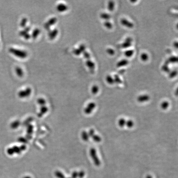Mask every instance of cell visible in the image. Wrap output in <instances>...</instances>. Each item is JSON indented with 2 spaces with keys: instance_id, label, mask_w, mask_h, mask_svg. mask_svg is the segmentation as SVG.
I'll return each mask as SVG.
<instances>
[{
  "instance_id": "1",
  "label": "cell",
  "mask_w": 178,
  "mask_h": 178,
  "mask_svg": "<svg viewBox=\"0 0 178 178\" xmlns=\"http://www.w3.org/2000/svg\"><path fill=\"white\" fill-rule=\"evenodd\" d=\"M9 51L11 54L21 59L26 58L28 56L27 52L18 49L10 48H9Z\"/></svg>"
},
{
  "instance_id": "2",
  "label": "cell",
  "mask_w": 178,
  "mask_h": 178,
  "mask_svg": "<svg viewBox=\"0 0 178 178\" xmlns=\"http://www.w3.org/2000/svg\"><path fill=\"white\" fill-rule=\"evenodd\" d=\"M90 153L95 165L99 167L101 165V161L97 156L96 150L94 148H92L90 150Z\"/></svg>"
},
{
  "instance_id": "3",
  "label": "cell",
  "mask_w": 178,
  "mask_h": 178,
  "mask_svg": "<svg viewBox=\"0 0 178 178\" xmlns=\"http://www.w3.org/2000/svg\"><path fill=\"white\" fill-rule=\"evenodd\" d=\"M31 92V89L30 88L28 87L24 90L20 91L18 93V95L20 98H26L30 96Z\"/></svg>"
},
{
  "instance_id": "4",
  "label": "cell",
  "mask_w": 178,
  "mask_h": 178,
  "mask_svg": "<svg viewBox=\"0 0 178 178\" xmlns=\"http://www.w3.org/2000/svg\"><path fill=\"white\" fill-rule=\"evenodd\" d=\"M57 21V19L56 17L51 18L49 19L47 22H46L44 24V27L48 31L50 30V27L56 23Z\"/></svg>"
},
{
  "instance_id": "5",
  "label": "cell",
  "mask_w": 178,
  "mask_h": 178,
  "mask_svg": "<svg viewBox=\"0 0 178 178\" xmlns=\"http://www.w3.org/2000/svg\"><path fill=\"white\" fill-rule=\"evenodd\" d=\"M96 104L94 102H91L88 104L87 106L84 109V112L86 114H91L92 113L93 110L96 107Z\"/></svg>"
},
{
  "instance_id": "6",
  "label": "cell",
  "mask_w": 178,
  "mask_h": 178,
  "mask_svg": "<svg viewBox=\"0 0 178 178\" xmlns=\"http://www.w3.org/2000/svg\"><path fill=\"white\" fill-rule=\"evenodd\" d=\"M120 23L122 25L129 29H132L134 27L133 23L130 22L126 19L122 18L120 20Z\"/></svg>"
},
{
  "instance_id": "7",
  "label": "cell",
  "mask_w": 178,
  "mask_h": 178,
  "mask_svg": "<svg viewBox=\"0 0 178 178\" xmlns=\"http://www.w3.org/2000/svg\"><path fill=\"white\" fill-rule=\"evenodd\" d=\"M58 30L57 29H54L53 30H50L48 31V37L50 40H53L58 35Z\"/></svg>"
},
{
  "instance_id": "8",
  "label": "cell",
  "mask_w": 178,
  "mask_h": 178,
  "mask_svg": "<svg viewBox=\"0 0 178 178\" xmlns=\"http://www.w3.org/2000/svg\"><path fill=\"white\" fill-rule=\"evenodd\" d=\"M68 7L66 5L63 3H59L57 6V10L60 12H64L68 9Z\"/></svg>"
},
{
  "instance_id": "9",
  "label": "cell",
  "mask_w": 178,
  "mask_h": 178,
  "mask_svg": "<svg viewBox=\"0 0 178 178\" xmlns=\"http://www.w3.org/2000/svg\"><path fill=\"white\" fill-rule=\"evenodd\" d=\"M149 99L150 96L147 94L140 95L137 97V101L140 103L147 102L149 100Z\"/></svg>"
},
{
  "instance_id": "10",
  "label": "cell",
  "mask_w": 178,
  "mask_h": 178,
  "mask_svg": "<svg viewBox=\"0 0 178 178\" xmlns=\"http://www.w3.org/2000/svg\"><path fill=\"white\" fill-rule=\"evenodd\" d=\"M86 65L87 66V67L89 68V69L92 71H93L94 70V68L95 67V64L91 60H87L86 62Z\"/></svg>"
},
{
  "instance_id": "11",
  "label": "cell",
  "mask_w": 178,
  "mask_h": 178,
  "mask_svg": "<svg viewBox=\"0 0 178 178\" xmlns=\"http://www.w3.org/2000/svg\"><path fill=\"white\" fill-rule=\"evenodd\" d=\"M48 111V108L47 107L43 106L41 107L40 108V111L38 114V116L39 118H41L43 116V115H44L45 113H47Z\"/></svg>"
},
{
  "instance_id": "12",
  "label": "cell",
  "mask_w": 178,
  "mask_h": 178,
  "mask_svg": "<svg viewBox=\"0 0 178 178\" xmlns=\"http://www.w3.org/2000/svg\"><path fill=\"white\" fill-rule=\"evenodd\" d=\"M128 64H129V61L127 60L123 59V60H121L117 63L116 66L118 68H120V67L125 66L127 65Z\"/></svg>"
},
{
  "instance_id": "13",
  "label": "cell",
  "mask_w": 178,
  "mask_h": 178,
  "mask_svg": "<svg viewBox=\"0 0 178 178\" xmlns=\"http://www.w3.org/2000/svg\"><path fill=\"white\" fill-rule=\"evenodd\" d=\"M40 32H41V31L38 28H35L33 31L32 32L31 35V37L33 38V39H35L38 37V35L40 34Z\"/></svg>"
},
{
  "instance_id": "14",
  "label": "cell",
  "mask_w": 178,
  "mask_h": 178,
  "mask_svg": "<svg viewBox=\"0 0 178 178\" xmlns=\"http://www.w3.org/2000/svg\"><path fill=\"white\" fill-rule=\"evenodd\" d=\"M15 71L18 76L22 77L24 76V72L21 67H18V66L16 67Z\"/></svg>"
},
{
  "instance_id": "15",
  "label": "cell",
  "mask_w": 178,
  "mask_h": 178,
  "mask_svg": "<svg viewBox=\"0 0 178 178\" xmlns=\"http://www.w3.org/2000/svg\"><path fill=\"white\" fill-rule=\"evenodd\" d=\"M20 122L18 120L14 121L10 124V127L12 129H16L20 126Z\"/></svg>"
},
{
  "instance_id": "16",
  "label": "cell",
  "mask_w": 178,
  "mask_h": 178,
  "mask_svg": "<svg viewBox=\"0 0 178 178\" xmlns=\"http://www.w3.org/2000/svg\"><path fill=\"white\" fill-rule=\"evenodd\" d=\"M81 137L82 140L85 141H88L90 138L88 134L86 131H82L81 133Z\"/></svg>"
},
{
  "instance_id": "17",
  "label": "cell",
  "mask_w": 178,
  "mask_h": 178,
  "mask_svg": "<svg viewBox=\"0 0 178 178\" xmlns=\"http://www.w3.org/2000/svg\"><path fill=\"white\" fill-rule=\"evenodd\" d=\"M115 7V3L114 1H110L108 2V9L110 12H112L113 11Z\"/></svg>"
},
{
  "instance_id": "18",
  "label": "cell",
  "mask_w": 178,
  "mask_h": 178,
  "mask_svg": "<svg viewBox=\"0 0 178 178\" xmlns=\"http://www.w3.org/2000/svg\"><path fill=\"white\" fill-rule=\"evenodd\" d=\"M134 51L132 50H127L124 52V55L127 58H131L134 55Z\"/></svg>"
},
{
  "instance_id": "19",
  "label": "cell",
  "mask_w": 178,
  "mask_h": 178,
  "mask_svg": "<svg viewBox=\"0 0 178 178\" xmlns=\"http://www.w3.org/2000/svg\"><path fill=\"white\" fill-rule=\"evenodd\" d=\"M106 80V81L107 83L110 84V85H113L115 83L114 79L110 75L107 76Z\"/></svg>"
},
{
  "instance_id": "20",
  "label": "cell",
  "mask_w": 178,
  "mask_h": 178,
  "mask_svg": "<svg viewBox=\"0 0 178 178\" xmlns=\"http://www.w3.org/2000/svg\"><path fill=\"white\" fill-rule=\"evenodd\" d=\"M100 17L102 19L107 21L109 20L110 18V15L106 13H102V14H100Z\"/></svg>"
},
{
  "instance_id": "21",
  "label": "cell",
  "mask_w": 178,
  "mask_h": 178,
  "mask_svg": "<svg viewBox=\"0 0 178 178\" xmlns=\"http://www.w3.org/2000/svg\"><path fill=\"white\" fill-rule=\"evenodd\" d=\"M178 59L177 58L176 56H171L170 57L168 60H167V62L169 63H176L177 62Z\"/></svg>"
},
{
  "instance_id": "22",
  "label": "cell",
  "mask_w": 178,
  "mask_h": 178,
  "mask_svg": "<svg viewBox=\"0 0 178 178\" xmlns=\"http://www.w3.org/2000/svg\"><path fill=\"white\" fill-rule=\"evenodd\" d=\"M141 60L143 62H147L149 59V56L147 53H143L140 56Z\"/></svg>"
},
{
  "instance_id": "23",
  "label": "cell",
  "mask_w": 178,
  "mask_h": 178,
  "mask_svg": "<svg viewBox=\"0 0 178 178\" xmlns=\"http://www.w3.org/2000/svg\"><path fill=\"white\" fill-rule=\"evenodd\" d=\"M113 79H114L115 83H117V84H122V81L118 75H114Z\"/></svg>"
},
{
  "instance_id": "24",
  "label": "cell",
  "mask_w": 178,
  "mask_h": 178,
  "mask_svg": "<svg viewBox=\"0 0 178 178\" xmlns=\"http://www.w3.org/2000/svg\"><path fill=\"white\" fill-rule=\"evenodd\" d=\"M126 120L124 119V118H120L119 120L118 123L119 126L120 127H124L125 124H126Z\"/></svg>"
},
{
  "instance_id": "25",
  "label": "cell",
  "mask_w": 178,
  "mask_h": 178,
  "mask_svg": "<svg viewBox=\"0 0 178 178\" xmlns=\"http://www.w3.org/2000/svg\"><path fill=\"white\" fill-rule=\"evenodd\" d=\"M169 106V103L167 101H164L161 103V107L163 109L166 110L167 109Z\"/></svg>"
},
{
  "instance_id": "26",
  "label": "cell",
  "mask_w": 178,
  "mask_h": 178,
  "mask_svg": "<svg viewBox=\"0 0 178 178\" xmlns=\"http://www.w3.org/2000/svg\"><path fill=\"white\" fill-rule=\"evenodd\" d=\"M55 177L58 178H65V176H64V175L62 173L61 171H58V170L55 171Z\"/></svg>"
},
{
  "instance_id": "27",
  "label": "cell",
  "mask_w": 178,
  "mask_h": 178,
  "mask_svg": "<svg viewBox=\"0 0 178 178\" xmlns=\"http://www.w3.org/2000/svg\"><path fill=\"white\" fill-rule=\"evenodd\" d=\"M99 90V87L96 85H94L92 87L91 92L93 94H96Z\"/></svg>"
},
{
  "instance_id": "28",
  "label": "cell",
  "mask_w": 178,
  "mask_h": 178,
  "mask_svg": "<svg viewBox=\"0 0 178 178\" xmlns=\"http://www.w3.org/2000/svg\"><path fill=\"white\" fill-rule=\"evenodd\" d=\"M33 127L32 125H31V124H29V125H27V133L28 135H31L33 133Z\"/></svg>"
},
{
  "instance_id": "29",
  "label": "cell",
  "mask_w": 178,
  "mask_h": 178,
  "mask_svg": "<svg viewBox=\"0 0 178 178\" xmlns=\"http://www.w3.org/2000/svg\"><path fill=\"white\" fill-rule=\"evenodd\" d=\"M27 19L24 17L22 19L20 22V25L21 27H26V24L27 22Z\"/></svg>"
},
{
  "instance_id": "30",
  "label": "cell",
  "mask_w": 178,
  "mask_h": 178,
  "mask_svg": "<svg viewBox=\"0 0 178 178\" xmlns=\"http://www.w3.org/2000/svg\"><path fill=\"white\" fill-rule=\"evenodd\" d=\"M104 25L108 29H111L113 27V25L108 21H104Z\"/></svg>"
},
{
  "instance_id": "31",
  "label": "cell",
  "mask_w": 178,
  "mask_h": 178,
  "mask_svg": "<svg viewBox=\"0 0 178 178\" xmlns=\"http://www.w3.org/2000/svg\"><path fill=\"white\" fill-rule=\"evenodd\" d=\"M37 103L39 105L41 106H45V104H46V100L43 98H39L37 100Z\"/></svg>"
},
{
  "instance_id": "32",
  "label": "cell",
  "mask_w": 178,
  "mask_h": 178,
  "mask_svg": "<svg viewBox=\"0 0 178 178\" xmlns=\"http://www.w3.org/2000/svg\"><path fill=\"white\" fill-rule=\"evenodd\" d=\"M92 138L94 141L97 143H99L102 141V138L98 135H94Z\"/></svg>"
},
{
  "instance_id": "33",
  "label": "cell",
  "mask_w": 178,
  "mask_h": 178,
  "mask_svg": "<svg viewBox=\"0 0 178 178\" xmlns=\"http://www.w3.org/2000/svg\"><path fill=\"white\" fill-rule=\"evenodd\" d=\"M125 125H126V126L129 128H132L133 127L134 125V122L132 120H128L126 121Z\"/></svg>"
},
{
  "instance_id": "34",
  "label": "cell",
  "mask_w": 178,
  "mask_h": 178,
  "mask_svg": "<svg viewBox=\"0 0 178 178\" xmlns=\"http://www.w3.org/2000/svg\"><path fill=\"white\" fill-rule=\"evenodd\" d=\"M162 70H163L164 72H166V73H169L170 71V69H169L168 65L165 64H164V65L162 66Z\"/></svg>"
},
{
  "instance_id": "35",
  "label": "cell",
  "mask_w": 178,
  "mask_h": 178,
  "mask_svg": "<svg viewBox=\"0 0 178 178\" xmlns=\"http://www.w3.org/2000/svg\"><path fill=\"white\" fill-rule=\"evenodd\" d=\"M132 46V43L124 42L121 45V47L123 48H127L130 47Z\"/></svg>"
},
{
  "instance_id": "36",
  "label": "cell",
  "mask_w": 178,
  "mask_h": 178,
  "mask_svg": "<svg viewBox=\"0 0 178 178\" xmlns=\"http://www.w3.org/2000/svg\"><path fill=\"white\" fill-rule=\"evenodd\" d=\"M177 75V70H174L170 72L169 74V77L170 78H173L176 77Z\"/></svg>"
},
{
  "instance_id": "37",
  "label": "cell",
  "mask_w": 178,
  "mask_h": 178,
  "mask_svg": "<svg viewBox=\"0 0 178 178\" xmlns=\"http://www.w3.org/2000/svg\"><path fill=\"white\" fill-rule=\"evenodd\" d=\"M17 140L19 143H23V144H27L28 143L27 139L25 138L22 137L19 138Z\"/></svg>"
},
{
  "instance_id": "38",
  "label": "cell",
  "mask_w": 178,
  "mask_h": 178,
  "mask_svg": "<svg viewBox=\"0 0 178 178\" xmlns=\"http://www.w3.org/2000/svg\"><path fill=\"white\" fill-rule=\"evenodd\" d=\"M106 52L108 55H111V56L115 55V52L114 51V50L111 48L107 49Z\"/></svg>"
},
{
  "instance_id": "39",
  "label": "cell",
  "mask_w": 178,
  "mask_h": 178,
  "mask_svg": "<svg viewBox=\"0 0 178 178\" xmlns=\"http://www.w3.org/2000/svg\"><path fill=\"white\" fill-rule=\"evenodd\" d=\"M73 53L76 55H80L81 53H82V52L80 51V50L79 48L74 49V50H73Z\"/></svg>"
},
{
  "instance_id": "40",
  "label": "cell",
  "mask_w": 178,
  "mask_h": 178,
  "mask_svg": "<svg viewBox=\"0 0 178 178\" xmlns=\"http://www.w3.org/2000/svg\"><path fill=\"white\" fill-rule=\"evenodd\" d=\"M83 55L84 58L87 60H90V53L88 52L85 51L83 52Z\"/></svg>"
},
{
  "instance_id": "41",
  "label": "cell",
  "mask_w": 178,
  "mask_h": 178,
  "mask_svg": "<svg viewBox=\"0 0 178 178\" xmlns=\"http://www.w3.org/2000/svg\"><path fill=\"white\" fill-rule=\"evenodd\" d=\"M78 178H83L84 177V176H85V171H83V170H81V171H79V172H78Z\"/></svg>"
},
{
  "instance_id": "42",
  "label": "cell",
  "mask_w": 178,
  "mask_h": 178,
  "mask_svg": "<svg viewBox=\"0 0 178 178\" xmlns=\"http://www.w3.org/2000/svg\"><path fill=\"white\" fill-rule=\"evenodd\" d=\"M89 136V137H92L94 135H95V132H94V130L92 129L90 130L89 131V132L88 133Z\"/></svg>"
},
{
  "instance_id": "43",
  "label": "cell",
  "mask_w": 178,
  "mask_h": 178,
  "mask_svg": "<svg viewBox=\"0 0 178 178\" xmlns=\"http://www.w3.org/2000/svg\"><path fill=\"white\" fill-rule=\"evenodd\" d=\"M78 48L80 50V51L82 52L83 53L84 51H86V46H85L84 44H81L80 45L79 47H78Z\"/></svg>"
},
{
  "instance_id": "44",
  "label": "cell",
  "mask_w": 178,
  "mask_h": 178,
  "mask_svg": "<svg viewBox=\"0 0 178 178\" xmlns=\"http://www.w3.org/2000/svg\"><path fill=\"white\" fill-rule=\"evenodd\" d=\"M33 118H28L27 119L25 120V121L24 122V125L26 126V125H27L29 124L32 121Z\"/></svg>"
},
{
  "instance_id": "45",
  "label": "cell",
  "mask_w": 178,
  "mask_h": 178,
  "mask_svg": "<svg viewBox=\"0 0 178 178\" xmlns=\"http://www.w3.org/2000/svg\"><path fill=\"white\" fill-rule=\"evenodd\" d=\"M78 177V173L76 171H74L72 174L71 178H77Z\"/></svg>"
},
{
  "instance_id": "46",
  "label": "cell",
  "mask_w": 178,
  "mask_h": 178,
  "mask_svg": "<svg viewBox=\"0 0 178 178\" xmlns=\"http://www.w3.org/2000/svg\"><path fill=\"white\" fill-rule=\"evenodd\" d=\"M132 39L130 37H127V38L125 39V41H124V42H128V43H132Z\"/></svg>"
},
{
  "instance_id": "47",
  "label": "cell",
  "mask_w": 178,
  "mask_h": 178,
  "mask_svg": "<svg viewBox=\"0 0 178 178\" xmlns=\"http://www.w3.org/2000/svg\"><path fill=\"white\" fill-rule=\"evenodd\" d=\"M24 38L26 40H29L31 37V35L29 33H27L24 36Z\"/></svg>"
},
{
  "instance_id": "48",
  "label": "cell",
  "mask_w": 178,
  "mask_h": 178,
  "mask_svg": "<svg viewBox=\"0 0 178 178\" xmlns=\"http://www.w3.org/2000/svg\"><path fill=\"white\" fill-rule=\"evenodd\" d=\"M31 27H29V26H26L25 27H24V30L26 31L27 32L29 33V31H30L31 30Z\"/></svg>"
},
{
  "instance_id": "49",
  "label": "cell",
  "mask_w": 178,
  "mask_h": 178,
  "mask_svg": "<svg viewBox=\"0 0 178 178\" xmlns=\"http://www.w3.org/2000/svg\"><path fill=\"white\" fill-rule=\"evenodd\" d=\"M173 46H174L175 47V48H177L178 46L177 41H175V42H174V43H173Z\"/></svg>"
},
{
  "instance_id": "50",
  "label": "cell",
  "mask_w": 178,
  "mask_h": 178,
  "mask_svg": "<svg viewBox=\"0 0 178 178\" xmlns=\"http://www.w3.org/2000/svg\"><path fill=\"white\" fill-rule=\"evenodd\" d=\"M146 178H153V177L150 175H148L146 177Z\"/></svg>"
},
{
  "instance_id": "51",
  "label": "cell",
  "mask_w": 178,
  "mask_h": 178,
  "mask_svg": "<svg viewBox=\"0 0 178 178\" xmlns=\"http://www.w3.org/2000/svg\"><path fill=\"white\" fill-rule=\"evenodd\" d=\"M23 178H32L31 177H30V176H25V177H23Z\"/></svg>"
},
{
  "instance_id": "52",
  "label": "cell",
  "mask_w": 178,
  "mask_h": 178,
  "mask_svg": "<svg viewBox=\"0 0 178 178\" xmlns=\"http://www.w3.org/2000/svg\"><path fill=\"white\" fill-rule=\"evenodd\" d=\"M131 2H136L137 1H131Z\"/></svg>"
},
{
  "instance_id": "53",
  "label": "cell",
  "mask_w": 178,
  "mask_h": 178,
  "mask_svg": "<svg viewBox=\"0 0 178 178\" xmlns=\"http://www.w3.org/2000/svg\"><path fill=\"white\" fill-rule=\"evenodd\" d=\"M69 178V177H68V178Z\"/></svg>"
}]
</instances>
